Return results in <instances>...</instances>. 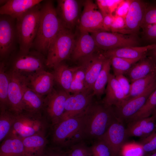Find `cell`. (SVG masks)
Listing matches in <instances>:
<instances>
[{"instance_id": "obj_1", "label": "cell", "mask_w": 156, "mask_h": 156, "mask_svg": "<svg viewBox=\"0 0 156 156\" xmlns=\"http://www.w3.org/2000/svg\"><path fill=\"white\" fill-rule=\"evenodd\" d=\"M82 140L88 144L101 139L117 119L113 107L93 101L83 112Z\"/></svg>"}, {"instance_id": "obj_2", "label": "cell", "mask_w": 156, "mask_h": 156, "mask_svg": "<svg viewBox=\"0 0 156 156\" xmlns=\"http://www.w3.org/2000/svg\"><path fill=\"white\" fill-rule=\"evenodd\" d=\"M64 27L53 1H44L41 4L39 25L32 47L46 56L51 43Z\"/></svg>"}, {"instance_id": "obj_3", "label": "cell", "mask_w": 156, "mask_h": 156, "mask_svg": "<svg viewBox=\"0 0 156 156\" xmlns=\"http://www.w3.org/2000/svg\"><path fill=\"white\" fill-rule=\"evenodd\" d=\"M41 3L16 19L19 51L21 52H28L32 48L39 25Z\"/></svg>"}, {"instance_id": "obj_4", "label": "cell", "mask_w": 156, "mask_h": 156, "mask_svg": "<svg viewBox=\"0 0 156 156\" xmlns=\"http://www.w3.org/2000/svg\"><path fill=\"white\" fill-rule=\"evenodd\" d=\"M83 112L75 116L61 120L53 126L52 141L57 148H68L72 145L83 141L81 129ZM61 149V148H60Z\"/></svg>"}, {"instance_id": "obj_5", "label": "cell", "mask_w": 156, "mask_h": 156, "mask_svg": "<svg viewBox=\"0 0 156 156\" xmlns=\"http://www.w3.org/2000/svg\"><path fill=\"white\" fill-rule=\"evenodd\" d=\"M76 38L72 30L63 27L51 43L46 57L47 68H53L68 59L74 49Z\"/></svg>"}, {"instance_id": "obj_6", "label": "cell", "mask_w": 156, "mask_h": 156, "mask_svg": "<svg viewBox=\"0 0 156 156\" xmlns=\"http://www.w3.org/2000/svg\"><path fill=\"white\" fill-rule=\"evenodd\" d=\"M8 65L9 70L27 77L42 70H46V57L34 50L27 53L19 51L15 52L10 57Z\"/></svg>"}, {"instance_id": "obj_7", "label": "cell", "mask_w": 156, "mask_h": 156, "mask_svg": "<svg viewBox=\"0 0 156 156\" xmlns=\"http://www.w3.org/2000/svg\"><path fill=\"white\" fill-rule=\"evenodd\" d=\"M14 114L15 120L11 131L21 138L39 134H45L47 123L40 112L23 111Z\"/></svg>"}, {"instance_id": "obj_8", "label": "cell", "mask_w": 156, "mask_h": 156, "mask_svg": "<svg viewBox=\"0 0 156 156\" xmlns=\"http://www.w3.org/2000/svg\"><path fill=\"white\" fill-rule=\"evenodd\" d=\"M17 44L16 19L9 15L0 14V61H7L15 52Z\"/></svg>"}, {"instance_id": "obj_9", "label": "cell", "mask_w": 156, "mask_h": 156, "mask_svg": "<svg viewBox=\"0 0 156 156\" xmlns=\"http://www.w3.org/2000/svg\"><path fill=\"white\" fill-rule=\"evenodd\" d=\"M97 47L106 51L116 48L137 46L138 41L134 34L98 31L91 33Z\"/></svg>"}, {"instance_id": "obj_10", "label": "cell", "mask_w": 156, "mask_h": 156, "mask_svg": "<svg viewBox=\"0 0 156 156\" xmlns=\"http://www.w3.org/2000/svg\"><path fill=\"white\" fill-rule=\"evenodd\" d=\"M9 83L8 94L9 110L14 114L23 112L22 101L27 79L25 76L9 70Z\"/></svg>"}, {"instance_id": "obj_11", "label": "cell", "mask_w": 156, "mask_h": 156, "mask_svg": "<svg viewBox=\"0 0 156 156\" xmlns=\"http://www.w3.org/2000/svg\"><path fill=\"white\" fill-rule=\"evenodd\" d=\"M70 94L61 89L56 90L53 88L44 98L43 109L52 126L61 120L66 101Z\"/></svg>"}, {"instance_id": "obj_12", "label": "cell", "mask_w": 156, "mask_h": 156, "mask_svg": "<svg viewBox=\"0 0 156 156\" xmlns=\"http://www.w3.org/2000/svg\"><path fill=\"white\" fill-rule=\"evenodd\" d=\"M83 6L78 26L79 31L92 33L103 31V15L98 10L96 4L92 0H86L83 1Z\"/></svg>"}, {"instance_id": "obj_13", "label": "cell", "mask_w": 156, "mask_h": 156, "mask_svg": "<svg viewBox=\"0 0 156 156\" xmlns=\"http://www.w3.org/2000/svg\"><path fill=\"white\" fill-rule=\"evenodd\" d=\"M156 89V80L139 95L118 107H113L117 118L123 122H126L142 108L150 94Z\"/></svg>"}, {"instance_id": "obj_14", "label": "cell", "mask_w": 156, "mask_h": 156, "mask_svg": "<svg viewBox=\"0 0 156 156\" xmlns=\"http://www.w3.org/2000/svg\"><path fill=\"white\" fill-rule=\"evenodd\" d=\"M83 1L58 0L56 9L63 26L72 30L78 22Z\"/></svg>"}, {"instance_id": "obj_15", "label": "cell", "mask_w": 156, "mask_h": 156, "mask_svg": "<svg viewBox=\"0 0 156 156\" xmlns=\"http://www.w3.org/2000/svg\"><path fill=\"white\" fill-rule=\"evenodd\" d=\"M106 58L103 52L101 53L98 50L78 60L79 65L85 72L86 87L87 90L92 91L94 84L101 70Z\"/></svg>"}, {"instance_id": "obj_16", "label": "cell", "mask_w": 156, "mask_h": 156, "mask_svg": "<svg viewBox=\"0 0 156 156\" xmlns=\"http://www.w3.org/2000/svg\"><path fill=\"white\" fill-rule=\"evenodd\" d=\"M127 137L126 129L124 122L117 118L101 139L109 146L113 156H118L122 147L126 143Z\"/></svg>"}, {"instance_id": "obj_17", "label": "cell", "mask_w": 156, "mask_h": 156, "mask_svg": "<svg viewBox=\"0 0 156 156\" xmlns=\"http://www.w3.org/2000/svg\"><path fill=\"white\" fill-rule=\"evenodd\" d=\"M93 96L92 92L88 90L70 94L66 101L64 112L61 120L75 116L83 112L93 101Z\"/></svg>"}, {"instance_id": "obj_18", "label": "cell", "mask_w": 156, "mask_h": 156, "mask_svg": "<svg viewBox=\"0 0 156 156\" xmlns=\"http://www.w3.org/2000/svg\"><path fill=\"white\" fill-rule=\"evenodd\" d=\"M27 86L38 94L44 96L53 88L55 82L52 73L43 70L26 77Z\"/></svg>"}, {"instance_id": "obj_19", "label": "cell", "mask_w": 156, "mask_h": 156, "mask_svg": "<svg viewBox=\"0 0 156 156\" xmlns=\"http://www.w3.org/2000/svg\"><path fill=\"white\" fill-rule=\"evenodd\" d=\"M147 6V4L142 1L131 0L125 18L126 29L130 34H134L141 28Z\"/></svg>"}, {"instance_id": "obj_20", "label": "cell", "mask_w": 156, "mask_h": 156, "mask_svg": "<svg viewBox=\"0 0 156 156\" xmlns=\"http://www.w3.org/2000/svg\"><path fill=\"white\" fill-rule=\"evenodd\" d=\"M89 33L86 31H80L78 37L76 39L71 55L73 61H78L82 58L100 50L97 47L93 37Z\"/></svg>"}, {"instance_id": "obj_21", "label": "cell", "mask_w": 156, "mask_h": 156, "mask_svg": "<svg viewBox=\"0 0 156 156\" xmlns=\"http://www.w3.org/2000/svg\"><path fill=\"white\" fill-rule=\"evenodd\" d=\"M156 48V43L145 46L126 47L112 49L103 52L107 58L113 57L129 59H142L146 57L147 53Z\"/></svg>"}, {"instance_id": "obj_22", "label": "cell", "mask_w": 156, "mask_h": 156, "mask_svg": "<svg viewBox=\"0 0 156 156\" xmlns=\"http://www.w3.org/2000/svg\"><path fill=\"white\" fill-rule=\"evenodd\" d=\"M42 0H8L0 8V14L9 15L16 19L35 6Z\"/></svg>"}, {"instance_id": "obj_23", "label": "cell", "mask_w": 156, "mask_h": 156, "mask_svg": "<svg viewBox=\"0 0 156 156\" xmlns=\"http://www.w3.org/2000/svg\"><path fill=\"white\" fill-rule=\"evenodd\" d=\"M105 95L102 101L105 105L113 107L121 105L125 99L123 91L114 75L110 74L106 88Z\"/></svg>"}, {"instance_id": "obj_24", "label": "cell", "mask_w": 156, "mask_h": 156, "mask_svg": "<svg viewBox=\"0 0 156 156\" xmlns=\"http://www.w3.org/2000/svg\"><path fill=\"white\" fill-rule=\"evenodd\" d=\"M155 120L152 116L128 123L126 128L128 137L144 138L151 133L156 128Z\"/></svg>"}, {"instance_id": "obj_25", "label": "cell", "mask_w": 156, "mask_h": 156, "mask_svg": "<svg viewBox=\"0 0 156 156\" xmlns=\"http://www.w3.org/2000/svg\"><path fill=\"white\" fill-rule=\"evenodd\" d=\"M78 66L70 67L63 62L53 68L52 73L55 82L60 89L70 94V90L74 73Z\"/></svg>"}, {"instance_id": "obj_26", "label": "cell", "mask_w": 156, "mask_h": 156, "mask_svg": "<svg viewBox=\"0 0 156 156\" xmlns=\"http://www.w3.org/2000/svg\"><path fill=\"white\" fill-rule=\"evenodd\" d=\"M0 156H25L22 138L11 131L1 145Z\"/></svg>"}, {"instance_id": "obj_27", "label": "cell", "mask_w": 156, "mask_h": 156, "mask_svg": "<svg viewBox=\"0 0 156 156\" xmlns=\"http://www.w3.org/2000/svg\"><path fill=\"white\" fill-rule=\"evenodd\" d=\"M156 68L153 60L146 57L133 65L125 74L131 83L154 72Z\"/></svg>"}, {"instance_id": "obj_28", "label": "cell", "mask_w": 156, "mask_h": 156, "mask_svg": "<svg viewBox=\"0 0 156 156\" xmlns=\"http://www.w3.org/2000/svg\"><path fill=\"white\" fill-rule=\"evenodd\" d=\"M25 156H42L47 143L44 134L22 138Z\"/></svg>"}, {"instance_id": "obj_29", "label": "cell", "mask_w": 156, "mask_h": 156, "mask_svg": "<svg viewBox=\"0 0 156 156\" xmlns=\"http://www.w3.org/2000/svg\"><path fill=\"white\" fill-rule=\"evenodd\" d=\"M44 98L29 88L25 87L22 101L23 111L31 113L40 112L43 109Z\"/></svg>"}, {"instance_id": "obj_30", "label": "cell", "mask_w": 156, "mask_h": 156, "mask_svg": "<svg viewBox=\"0 0 156 156\" xmlns=\"http://www.w3.org/2000/svg\"><path fill=\"white\" fill-rule=\"evenodd\" d=\"M7 61H0V111L9 110L8 94L9 83Z\"/></svg>"}, {"instance_id": "obj_31", "label": "cell", "mask_w": 156, "mask_h": 156, "mask_svg": "<svg viewBox=\"0 0 156 156\" xmlns=\"http://www.w3.org/2000/svg\"><path fill=\"white\" fill-rule=\"evenodd\" d=\"M111 66L110 59L106 58L92 88L94 96H96L99 98L105 92V86L107 84L110 74Z\"/></svg>"}, {"instance_id": "obj_32", "label": "cell", "mask_w": 156, "mask_h": 156, "mask_svg": "<svg viewBox=\"0 0 156 156\" xmlns=\"http://www.w3.org/2000/svg\"><path fill=\"white\" fill-rule=\"evenodd\" d=\"M156 80V73L154 72L145 77L139 79L132 82L131 84L130 90L129 94L126 98L122 104L139 95L142 93L151 84Z\"/></svg>"}, {"instance_id": "obj_33", "label": "cell", "mask_w": 156, "mask_h": 156, "mask_svg": "<svg viewBox=\"0 0 156 156\" xmlns=\"http://www.w3.org/2000/svg\"><path fill=\"white\" fill-rule=\"evenodd\" d=\"M156 109V89L150 94L142 108L126 122L128 123L151 116Z\"/></svg>"}, {"instance_id": "obj_34", "label": "cell", "mask_w": 156, "mask_h": 156, "mask_svg": "<svg viewBox=\"0 0 156 156\" xmlns=\"http://www.w3.org/2000/svg\"><path fill=\"white\" fill-rule=\"evenodd\" d=\"M15 120V114L9 110L0 111V141L11 131Z\"/></svg>"}, {"instance_id": "obj_35", "label": "cell", "mask_w": 156, "mask_h": 156, "mask_svg": "<svg viewBox=\"0 0 156 156\" xmlns=\"http://www.w3.org/2000/svg\"><path fill=\"white\" fill-rule=\"evenodd\" d=\"M109 58L110 60L114 75L125 74L133 65L142 59H129L116 57Z\"/></svg>"}, {"instance_id": "obj_36", "label": "cell", "mask_w": 156, "mask_h": 156, "mask_svg": "<svg viewBox=\"0 0 156 156\" xmlns=\"http://www.w3.org/2000/svg\"><path fill=\"white\" fill-rule=\"evenodd\" d=\"M86 90H87L86 87L85 72L83 68L79 65L74 74L70 94L80 93Z\"/></svg>"}, {"instance_id": "obj_37", "label": "cell", "mask_w": 156, "mask_h": 156, "mask_svg": "<svg viewBox=\"0 0 156 156\" xmlns=\"http://www.w3.org/2000/svg\"><path fill=\"white\" fill-rule=\"evenodd\" d=\"M88 144L80 142L72 145L65 151L69 156H92L90 146Z\"/></svg>"}, {"instance_id": "obj_38", "label": "cell", "mask_w": 156, "mask_h": 156, "mask_svg": "<svg viewBox=\"0 0 156 156\" xmlns=\"http://www.w3.org/2000/svg\"><path fill=\"white\" fill-rule=\"evenodd\" d=\"M145 153L139 143H125L122 147L118 156H144Z\"/></svg>"}, {"instance_id": "obj_39", "label": "cell", "mask_w": 156, "mask_h": 156, "mask_svg": "<svg viewBox=\"0 0 156 156\" xmlns=\"http://www.w3.org/2000/svg\"><path fill=\"white\" fill-rule=\"evenodd\" d=\"M92 156H113L107 144L103 140H97L91 144Z\"/></svg>"}, {"instance_id": "obj_40", "label": "cell", "mask_w": 156, "mask_h": 156, "mask_svg": "<svg viewBox=\"0 0 156 156\" xmlns=\"http://www.w3.org/2000/svg\"><path fill=\"white\" fill-rule=\"evenodd\" d=\"M145 154L156 151V128L153 132L146 137L142 138L139 143Z\"/></svg>"}, {"instance_id": "obj_41", "label": "cell", "mask_w": 156, "mask_h": 156, "mask_svg": "<svg viewBox=\"0 0 156 156\" xmlns=\"http://www.w3.org/2000/svg\"><path fill=\"white\" fill-rule=\"evenodd\" d=\"M155 24H156V6L148 5L141 28L143 30L149 26Z\"/></svg>"}, {"instance_id": "obj_42", "label": "cell", "mask_w": 156, "mask_h": 156, "mask_svg": "<svg viewBox=\"0 0 156 156\" xmlns=\"http://www.w3.org/2000/svg\"><path fill=\"white\" fill-rule=\"evenodd\" d=\"M126 26L125 18L121 16L114 15V20L111 26V31L112 32L129 34L128 31L126 29Z\"/></svg>"}, {"instance_id": "obj_43", "label": "cell", "mask_w": 156, "mask_h": 156, "mask_svg": "<svg viewBox=\"0 0 156 156\" xmlns=\"http://www.w3.org/2000/svg\"><path fill=\"white\" fill-rule=\"evenodd\" d=\"M114 76L119 83L126 99L129 94L130 90L131 84L129 80L124 75L119 74Z\"/></svg>"}, {"instance_id": "obj_44", "label": "cell", "mask_w": 156, "mask_h": 156, "mask_svg": "<svg viewBox=\"0 0 156 156\" xmlns=\"http://www.w3.org/2000/svg\"><path fill=\"white\" fill-rule=\"evenodd\" d=\"M131 0H123L120 3L115 11V16L125 18L128 12Z\"/></svg>"}, {"instance_id": "obj_45", "label": "cell", "mask_w": 156, "mask_h": 156, "mask_svg": "<svg viewBox=\"0 0 156 156\" xmlns=\"http://www.w3.org/2000/svg\"><path fill=\"white\" fill-rule=\"evenodd\" d=\"M143 34L147 40L156 41V24L149 26L143 30Z\"/></svg>"}, {"instance_id": "obj_46", "label": "cell", "mask_w": 156, "mask_h": 156, "mask_svg": "<svg viewBox=\"0 0 156 156\" xmlns=\"http://www.w3.org/2000/svg\"><path fill=\"white\" fill-rule=\"evenodd\" d=\"M103 30L106 31H111V27L113 22L114 16L108 14L103 15Z\"/></svg>"}, {"instance_id": "obj_47", "label": "cell", "mask_w": 156, "mask_h": 156, "mask_svg": "<svg viewBox=\"0 0 156 156\" xmlns=\"http://www.w3.org/2000/svg\"><path fill=\"white\" fill-rule=\"evenodd\" d=\"M96 2L98 7L103 15L109 14L108 9L107 0H97L96 1Z\"/></svg>"}, {"instance_id": "obj_48", "label": "cell", "mask_w": 156, "mask_h": 156, "mask_svg": "<svg viewBox=\"0 0 156 156\" xmlns=\"http://www.w3.org/2000/svg\"><path fill=\"white\" fill-rule=\"evenodd\" d=\"M122 0H107V3L109 13L113 14L115 12L118 5Z\"/></svg>"}, {"instance_id": "obj_49", "label": "cell", "mask_w": 156, "mask_h": 156, "mask_svg": "<svg viewBox=\"0 0 156 156\" xmlns=\"http://www.w3.org/2000/svg\"><path fill=\"white\" fill-rule=\"evenodd\" d=\"M64 152L61 149L56 148L49 152L45 155L44 154L42 156H62Z\"/></svg>"}, {"instance_id": "obj_50", "label": "cell", "mask_w": 156, "mask_h": 156, "mask_svg": "<svg viewBox=\"0 0 156 156\" xmlns=\"http://www.w3.org/2000/svg\"><path fill=\"white\" fill-rule=\"evenodd\" d=\"M151 56L150 57L156 64V48L151 51Z\"/></svg>"}, {"instance_id": "obj_51", "label": "cell", "mask_w": 156, "mask_h": 156, "mask_svg": "<svg viewBox=\"0 0 156 156\" xmlns=\"http://www.w3.org/2000/svg\"><path fill=\"white\" fill-rule=\"evenodd\" d=\"M144 156H156V151L151 153L146 154Z\"/></svg>"}, {"instance_id": "obj_52", "label": "cell", "mask_w": 156, "mask_h": 156, "mask_svg": "<svg viewBox=\"0 0 156 156\" xmlns=\"http://www.w3.org/2000/svg\"><path fill=\"white\" fill-rule=\"evenodd\" d=\"M156 121V109L153 113L151 116Z\"/></svg>"}, {"instance_id": "obj_53", "label": "cell", "mask_w": 156, "mask_h": 156, "mask_svg": "<svg viewBox=\"0 0 156 156\" xmlns=\"http://www.w3.org/2000/svg\"><path fill=\"white\" fill-rule=\"evenodd\" d=\"M7 1V0H0V5H1V6L3 5Z\"/></svg>"}, {"instance_id": "obj_54", "label": "cell", "mask_w": 156, "mask_h": 156, "mask_svg": "<svg viewBox=\"0 0 156 156\" xmlns=\"http://www.w3.org/2000/svg\"><path fill=\"white\" fill-rule=\"evenodd\" d=\"M62 156H69L68 154H67L66 151H64V153L63 154Z\"/></svg>"}, {"instance_id": "obj_55", "label": "cell", "mask_w": 156, "mask_h": 156, "mask_svg": "<svg viewBox=\"0 0 156 156\" xmlns=\"http://www.w3.org/2000/svg\"><path fill=\"white\" fill-rule=\"evenodd\" d=\"M155 73H156V68H155Z\"/></svg>"}]
</instances>
